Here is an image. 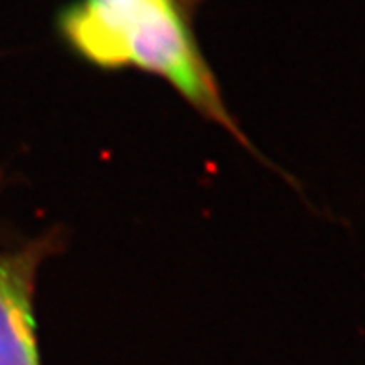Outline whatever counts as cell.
Instances as JSON below:
<instances>
[{
	"instance_id": "obj_1",
	"label": "cell",
	"mask_w": 365,
	"mask_h": 365,
	"mask_svg": "<svg viewBox=\"0 0 365 365\" xmlns=\"http://www.w3.org/2000/svg\"><path fill=\"white\" fill-rule=\"evenodd\" d=\"M197 2L77 0L60 11L58 32L73 53L97 68H135L157 75L200 114L248 144L194 34Z\"/></svg>"
},
{
	"instance_id": "obj_2",
	"label": "cell",
	"mask_w": 365,
	"mask_h": 365,
	"mask_svg": "<svg viewBox=\"0 0 365 365\" xmlns=\"http://www.w3.org/2000/svg\"><path fill=\"white\" fill-rule=\"evenodd\" d=\"M58 237L0 252V365L39 364L34 293L39 264L56 250Z\"/></svg>"
}]
</instances>
